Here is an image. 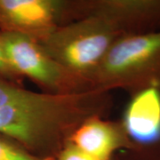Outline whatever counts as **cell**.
Segmentation results:
<instances>
[{"mask_svg":"<svg viewBox=\"0 0 160 160\" xmlns=\"http://www.w3.org/2000/svg\"><path fill=\"white\" fill-rule=\"evenodd\" d=\"M49 160H96L92 157L86 154L71 142H68L59 154L52 159Z\"/></svg>","mask_w":160,"mask_h":160,"instance_id":"cell-10","label":"cell"},{"mask_svg":"<svg viewBox=\"0 0 160 160\" xmlns=\"http://www.w3.org/2000/svg\"><path fill=\"white\" fill-rule=\"evenodd\" d=\"M109 92L91 89L58 94L0 82V134L42 160L54 158L86 120L109 109Z\"/></svg>","mask_w":160,"mask_h":160,"instance_id":"cell-1","label":"cell"},{"mask_svg":"<svg viewBox=\"0 0 160 160\" xmlns=\"http://www.w3.org/2000/svg\"><path fill=\"white\" fill-rule=\"evenodd\" d=\"M112 160H113V159H112Z\"/></svg>","mask_w":160,"mask_h":160,"instance_id":"cell-13","label":"cell"},{"mask_svg":"<svg viewBox=\"0 0 160 160\" xmlns=\"http://www.w3.org/2000/svg\"><path fill=\"white\" fill-rule=\"evenodd\" d=\"M92 89H123L134 95L160 89V29L118 38L90 78Z\"/></svg>","mask_w":160,"mask_h":160,"instance_id":"cell-2","label":"cell"},{"mask_svg":"<svg viewBox=\"0 0 160 160\" xmlns=\"http://www.w3.org/2000/svg\"><path fill=\"white\" fill-rule=\"evenodd\" d=\"M120 37L118 29L108 18L89 14L74 22L58 25L37 42L53 61L92 88L91 77Z\"/></svg>","mask_w":160,"mask_h":160,"instance_id":"cell-3","label":"cell"},{"mask_svg":"<svg viewBox=\"0 0 160 160\" xmlns=\"http://www.w3.org/2000/svg\"><path fill=\"white\" fill-rule=\"evenodd\" d=\"M0 75L6 79L16 83L18 85H21V80L22 78L20 77L12 68L1 46H0Z\"/></svg>","mask_w":160,"mask_h":160,"instance_id":"cell-12","label":"cell"},{"mask_svg":"<svg viewBox=\"0 0 160 160\" xmlns=\"http://www.w3.org/2000/svg\"><path fill=\"white\" fill-rule=\"evenodd\" d=\"M0 160H42L12 140L0 134Z\"/></svg>","mask_w":160,"mask_h":160,"instance_id":"cell-9","label":"cell"},{"mask_svg":"<svg viewBox=\"0 0 160 160\" xmlns=\"http://www.w3.org/2000/svg\"><path fill=\"white\" fill-rule=\"evenodd\" d=\"M132 160H160V142L132 150Z\"/></svg>","mask_w":160,"mask_h":160,"instance_id":"cell-11","label":"cell"},{"mask_svg":"<svg viewBox=\"0 0 160 160\" xmlns=\"http://www.w3.org/2000/svg\"><path fill=\"white\" fill-rule=\"evenodd\" d=\"M69 142L96 160H112L117 150L136 149L122 123L95 117L86 120L74 132Z\"/></svg>","mask_w":160,"mask_h":160,"instance_id":"cell-7","label":"cell"},{"mask_svg":"<svg viewBox=\"0 0 160 160\" xmlns=\"http://www.w3.org/2000/svg\"><path fill=\"white\" fill-rule=\"evenodd\" d=\"M66 6L55 0H0V29L38 41L60 25Z\"/></svg>","mask_w":160,"mask_h":160,"instance_id":"cell-5","label":"cell"},{"mask_svg":"<svg viewBox=\"0 0 160 160\" xmlns=\"http://www.w3.org/2000/svg\"><path fill=\"white\" fill-rule=\"evenodd\" d=\"M122 124L136 148L159 142L160 89L149 88L132 95Z\"/></svg>","mask_w":160,"mask_h":160,"instance_id":"cell-8","label":"cell"},{"mask_svg":"<svg viewBox=\"0 0 160 160\" xmlns=\"http://www.w3.org/2000/svg\"><path fill=\"white\" fill-rule=\"evenodd\" d=\"M0 46L20 77L29 78L49 93H74L90 86L53 61L36 40L18 32L0 29Z\"/></svg>","mask_w":160,"mask_h":160,"instance_id":"cell-4","label":"cell"},{"mask_svg":"<svg viewBox=\"0 0 160 160\" xmlns=\"http://www.w3.org/2000/svg\"><path fill=\"white\" fill-rule=\"evenodd\" d=\"M90 14L108 18L122 36L160 29V0H110L95 3Z\"/></svg>","mask_w":160,"mask_h":160,"instance_id":"cell-6","label":"cell"}]
</instances>
